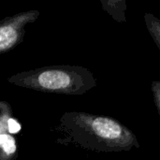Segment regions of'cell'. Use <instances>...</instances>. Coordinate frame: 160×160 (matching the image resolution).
Here are the masks:
<instances>
[{
    "label": "cell",
    "mask_w": 160,
    "mask_h": 160,
    "mask_svg": "<svg viewBox=\"0 0 160 160\" xmlns=\"http://www.w3.org/2000/svg\"><path fill=\"white\" fill-rule=\"evenodd\" d=\"M102 9L110 14L118 22H127L126 10L128 8L126 0H100Z\"/></svg>",
    "instance_id": "obj_5"
},
{
    "label": "cell",
    "mask_w": 160,
    "mask_h": 160,
    "mask_svg": "<svg viewBox=\"0 0 160 160\" xmlns=\"http://www.w3.org/2000/svg\"><path fill=\"white\" fill-rule=\"evenodd\" d=\"M146 28L160 51V20L154 14L146 12L143 15Z\"/></svg>",
    "instance_id": "obj_6"
},
{
    "label": "cell",
    "mask_w": 160,
    "mask_h": 160,
    "mask_svg": "<svg viewBox=\"0 0 160 160\" xmlns=\"http://www.w3.org/2000/svg\"><path fill=\"white\" fill-rule=\"evenodd\" d=\"M55 130L61 135L58 143L93 152H128L141 147L131 129L109 116L68 112L61 116Z\"/></svg>",
    "instance_id": "obj_1"
},
{
    "label": "cell",
    "mask_w": 160,
    "mask_h": 160,
    "mask_svg": "<svg viewBox=\"0 0 160 160\" xmlns=\"http://www.w3.org/2000/svg\"><path fill=\"white\" fill-rule=\"evenodd\" d=\"M12 116V109L6 101H0V160H16L17 143L8 131V119Z\"/></svg>",
    "instance_id": "obj_4"
},
{
    "label": "cell",
    "mask_w": 160,
    "mask_h": 160,
    "mask_svg": "<svg viewBox=\"0 0 160 160\" xmlns=\"http://www.w3.org/2000/svg\"><path fill=\"white\" fill-rule=\"evenodd\" d=\"M151 91L155 105L160 116V81H153L151 82Z\"/></svg>",
    "instance_id": "obj_7"
},
{
    "label": "cell",
    "mask_w": 160,
    "mask_h": 160,
    "mask_svg": "<svg viewBox=\"0 0 160 160\" xmlns=\"http://www.w3.org/2000/svg\"><path fill=\"white\" fill-rule=\"evenodd\" d=\"M39 16L36 9L20 12L0 21V54L8 52L23 40L26 26L33 23Z\"/></svg>",
    "instance_id": "obj_3"
},
{
    "label": "cell",
    "mask_w": 160,
    "mask_h": 160,
    "mask_svg": "<svg viewBox=\"0 0 160 160\" xmlns=\"http://www.w3.org/2000/svg\"><path fill=\"white\" fill-rule=\"evenodd\" d=\"M8 82L16 86L45 93L81 96L98 84L93 72L80 66H52L12 75Z\"/></svg>",
    "instance_id": "obj_2"
},
{
    "label": "cell",
    "mask_w": 160,
    "mask_h": 160,
    "mask_svg": "<svg viewBox=\"0 0 160 160\" xmlns=\"http://www.w3.org/2000/svg\"><path fill=\"white\" fill-rule=\"evenodd\" d=\"M22 129V126L18 123V121L12 116L8 119V131L11 135H15L19 133Z\"/></svg>",
    "instance_id": "obj_8"
}]
</instances>
